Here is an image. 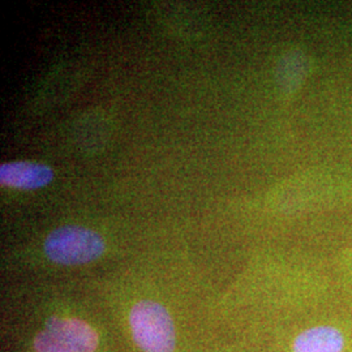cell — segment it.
I'll return each instance as SVG.
<instances>
[{
	"mask_svg": "<svg viewBox=\"0 0 352 352\" xmlns=\"http://www.w3.org/2000/svg\"><path fill=\"white\" fill-rule=\"evenodd\" d=\"M352 201V180L327 171H308L289 179L273 195L283 208H322Z\"/></svg>",
	"mask_w": 352,
	"mask_h": 352,
	"instance_id": "obj_1",
	"label": "cell"
},
{
	"mask_svg": "<svg viewBox=\"0 0 352 352\" xmlns=\"http://www.w3.org/2000/svg\"><path fill=\"white\" fill-rule=\"evenodd\" d=\"M129 325L136 344L144 352H174L175 327L160 302L141 300L129 314Z\"/></svg>",
	"mask_w": 352,
	"mask_h": 352,
	"instance_id": "obj_2",
	"label": "cell"
},
{
	"mask_svg": "<svg viewBox=\"0 0 352 352\" xmlns=\"http://www.w3.org/2000/svg\"><path fill=\"white\" fill-rule=\"evenodd\" d=\"M106 248L101 235L81 226H63L54 230L45 241V252L56 264L82 265L100 258Z\"/></svg>",
	"mask_w": 352,
	"mask_h": 352,
	"instance_id": "obj_3",
	"label": "cell"
},
{
	"mask_svg": "<svg viewBox=\"0 0 352 352\" xmlns=\"http://www.w3.org/2000/svg\"><path fill=\"white\" fill-rule=\"evenodd\" d=\"M46 331L52 338L75 352H94L98 347V334L78 318L52 316L46 321Z\"/></svg>",
	"mask_w": 352,
	"mask_h": 352,
	"instance_id": "obj_4",
	"label": "cell"
},
{
	"mask_svg": "<svg viewBox=\"0 0 352 352\" xmlns=\"http://www.w3.org/2000/svg\"><path fill=\"white\" fill-rule=\"evenodd\" d=\"M54 179V171L46 164L37 162H10L0 166L1 186L16 189L42 188Z\"/></svg>",
	"mask_w": 352,
	"mask_h": 352,
	"instance_id": "obj_5",
	"label": "cell"
},
{
	"mask_svg": "<svg viewBox=\"0 0 352 352\" xmlns=\"http://www.w3.org/2000/svg\"><path fill=\"white\" fill-rule=\"evenodd\" d=\"M344 337L340 329L330 325L309 327L294 340V352H343Z\"/></svg>",
	"mask_w": 352,
	"mask_h": 352,
	"instance_id": "obj_6",
	"label": "cell"
},
{
	"mask_svg": "<svg viewBox=\"0 0 352 352\" xmlns=\"http://www.w3.org/2000/svg\"><path fill=\"white\" fill-rule=\"evenodd\" d=\"M309 74V59L300 50L289 51L278 64V84L285 94L298 91Z\"/></svg>",
	"mask_w": 352,
	"mask_h": 352,
	"instance_id": "obj_7",
	"label": "cell"
},
{
	"mask_svg": "<svg viewBox=\"0 0 352 352\" xmlns=\"http://www.w3.org/2000/svg\"><path fill=\"white\" fill-rule=\"evenodd\" d=\"M34 349L37 352H75L65 347L55 338H52L47 331H42L37 334L34 340Z\"/></svg>",
	"mask_w": 352,
	"mask_h": 352,
	"instance_id": "obj_8",
	"label": "cell"
}]
</instances>
